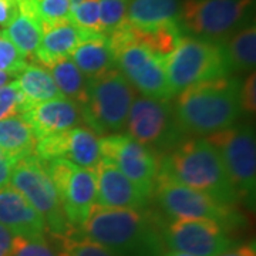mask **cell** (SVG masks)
Returning <instances> with one entry per match:
<instances>
[{
	"instance_id": "cell-1",
	"label": "cell",
	"mask_w": 256,
	"mask_h": 256,
	"mask_svg": "<svg viewBox=\"0 0 256 256\" xmlns=\"http://www.w3.org/2000/svg\"><path fill=\"white\" fill-rule=\"evenodd\" d=\"M78 230L117 256H161L166 249L161 220L146 210L94 205L88 220Z\"/></svg>"
},
{
	"instance_id": "cell-2",
	"label": "cell",
	"mask_w": 256,
	"mask_h": 256,
	"mask_svg": "<svg viewBox=\"0 0 256 256\" xmlns=\"http://www.w3.org/2000/svg\"><path fill=\"white\" fill-rule=\"evenodd\" d=\"M158 176L205 192L229 206L239 202L220 152L204 137L184 138L172 151L160 156Z\"/></svg>"
},
{
	"instance_id": "cell-3",
	"label": "cell",
	"mask_w": 256,
	"mask_h": 256,
	"mask_svg": "<svg viewBox=\"0 0 256 256\" xmlns=\"http://www.w3.org/2000/svg\"><path fill=\"white\" fill-rule=\"evenodd\" d=\"M240 84L236 77H222L180 92L174 112L184 134L210 137L235 126L242 112Z\"/></svg>"
},
{
	"instance_id": "cell-4",
	"label": "cell",
	"mask_w": 256,
	"mask_h": 256,
	"mask_svg": "<svg viewBox=\"0 0 256 256\" xmlns=\"http://www.w3.org/2000/svg\"><path fill=\"white\" fill-rule=\"evenodd\" d=\"M107 38L116 57V68L136 92L156 100L172 98L165 73V57L136 42L127 22L107 34Z\"/></svg>"
},
{
	"instance_id": "cell-5",
	"label": "cell",
	"mask_w": 256,
	"mask_h": 256,
	"mask_svg": "<svg viewBox=\"0 0 256 256\" xmlns=\"http://www.w3.org/2000/svg\"><path fill=\"white\" fill-rule=\"evenodd\" d=\"M136 97L137 92L117 68L90 78L87 101L80 107L82 122L101 137L122 132Z\"/></svg>"
},
{
	"instance_id": "cell-6",
	"label": "cell",
	"mask_w": 256,
	"mask_h": 256,
	"mask_svg": "<svg viewBox=\"0 0 256 256\" xmlns=\"http://www.w3.org/2000/svg\"><path fill=\"white\" fill-rule=\"evenodd\" d=\"M165 73L174 97L196 84L229 77L230 70L222 43L184 36L174 52L165 57Z\"/></svg>"
},
{
	"instance_id": "cell-7",
	"label": "cell",
	"mask_w": 256,
	"mask_h": 256,
	"mask_svg": "<svg viewBox=\"0 0 256 256\" xmlns=\"http://www.w3.org/2000/svg\"><path fill=\"white\" fill-rule=\"evenodd\" d=\"M255 0H181L180 26L192 37L224 43L250 23Z\"/></svg>"
},
{
	"instance_id": "cell-8",
	"label": "cell",
	"mask_w": 256,
	"mask_h": 256,
	"mask_svg": "<svg viewBox=\"0 0 256 256\" xmlns=\"http://www.w3.org/2000/svg\"><path fill=\"white\" fill-rule=\"evenodd\" d=\"M128 136L151 150L158 158L172 151L184 140L171 100L136 97L128 114Z\"/></svg>"
},
{
	"instance_id": "cell-9",
	"label": "cell",
	"mask_w": 256,
	"mask_h": 256,
	"mask_svg": "<svg viewBox=\"0 0 256 256\" xmlns=\"http://www.w3.org/2000/svg\"><path fill=\"white\" fill-rule=\"evenodd\" d=\"M10 184L42 215L47 232L62 238L73 229L64 216L62 202L47 174L46 164L38 156L32 154L18 160L13 168Z\"/></svg>"
},
{
	"instance_id": "cell-10",
	"label": "cell",
	"mask_w": 256,
	"mask_h": 256,
	"mask_svg": "<svg viewBox=\"0 0 256 256\" xmlns=\"http://www.w3.org/2000/svg\"><path fill=\"white\" fill-rule=\"evenodd\" d=\"M154 195L158 206L170 220H210L228 229L238 228L240 224L235 206L220 204L205 192L165 176H156Z\"/></svg>"
},
{
	"instance_id": "cell-11",
	"label": "cell",
	"mask_w": 256,
	"mask_h": 256,
	"mask_svg": "<svg viewBox=\"0 0 256 256\" xmlns=\"http://www.w3.org/2000/svg\"><path fill=\"white\" fill-rule=\"evenodd\" d=\"M220 152L239 200L254 198L256 186V141L252 126H232L206 137Z\"/></svg>"
},
{
	"instance_id": "cell-12",
	"label": "cell",
	"mask_w": 256,
	"mask_h": 256,
	"mask_svg": "<svg viewBox=\"0 0 256 256\" xmlns=\"http://www.w3.org/2000/svg\"><path fill=\"white\" fill-rule=\"evenodd\" d=\"M46 164L47 174L54 184L62 210L68 225L80 229L96 205V171L82 168L67 160H52Z\"/></svg>"
},
{
	"instance_id": "cell-13",
	"label": "cell",
	"mask_w": 256,
	"mask_h": 256,
	"mask_svg": "<svg viewBox=\"0 0 256 256\" xmlns=\"http://www.w3.org/2000/svg\"><path fill=\"white\" fill-rule=\"evenodd\" d=\"M229 230L210 220H161L165 248L192 256H216L236 245Z\"/></svg>"
},
{
	"instance_id": "cell-14",
	"label": "cell",
	"mask_w": 256,
	"mask_h": 256,
	"mask_svg": "<svg viewBox=\"0 0 256 256\" xmlns=\"http://www.w3.org/2000/svg\"><path fill=\"white\" fill-rule=\"evenodd\" d=\"M102 160L116 165L148 198L154 195L158 176V156L128 134L101 137Z\"/></svg>"
},
{
	"instance_id": "cell-15",
	"label": "cell",
	"mask_w": 256,
	"mask_h": 256,
	"mask_svg": "<svg viewBox=\"0 0 256 256\" xmlns=\"http://www.w3.org/2000/svg\"><path fill=\"white\" fill-rule=\"evenodd\" d=\"M34 156L42 161L67 160L82 168L96 170L102 160L101 137L88 127H74L37 140Z\"/></svg>"
},
{
	"instance_id": "cell-16",
	"label": "cell",
	"mask_w": 256,
	"mask_h": 256,
	"mask_svg": "<svg viewBox=\"0 0 256 256\" xmlns=\"http://www.w3.org/2000/svg\"><path fill=\"white\" fill-rule=\"evenodd\" d=\"M96 205L121 210H146L148 198L116 165L101 160L96 166Z\"/></svg>"
},
{
	"instance_id": "cell-17",
	"label": "cell",
	"mask_w": 256,
	"mask_h": 256,
	"mask_svg": "<svg viewBox=\"0 0 256 256\" xmlns=\"http://www.w3.org/2000/svg\"><path fill=\"white\" fill-rule=\"evenodd\" d=\"M23 117L28 120L36 140L78 127L82 122L80 106L66 97L36 104L26 111Z\"/></svg>"
},
{
	"instance_id": "cell-18",
	"label": "cell",
	"mask_w": 256,
	"mask_h": 256,
	"mask_svg": "<svg viewBox=\"0 0 256 256\" xmlns=\"http://www.w3.org/2000/svg\"><path fill=\"white\" fill-rule=\"evenodd\" d=\"M0 225L16 236H43L47 232L42 215L10 185L0 188Z\"/></svg>"
},
{
	"instance_id": "cell-19",
	"label": "cell",
	"mask_w": 256,
	"mask_h": 256,
	"mask_svg": "<svg viewBox=\"0 0 256 256\" xmlns=\"http://www.w3.org/2000/svg\"><path fill=\"white\" fill-rule=\"evenodd\" d=\"M90 34L94 33L84 32L74 26L70 20H63L46 26L43 28L42 40L37 47L34 58L42 66L48 67L57 60L70 57L74 48Z\"/></svg>"
},
{
	"instance_id": "cell-20",
	"label": "cell",
	"mask_w": 256,
	"mask_h": 256,
	"mask_svg": "<svg viewBox=\"0 0 256 256\" xmlns=\"http://www.w3.org/2000/svg\"><path fill=\"white\" fill-rule=\"evenodd\" d=\"M87 80L96 78L116 68V57L106 34L94 33L84 38L70 54Z\"/></svg>"
},
{
	"instance_id": "cell-21",
	"label": "cell",
	"mask_w": 256,
	"mask_h": 256,
	"mask_svg": "<svg viewBox=\"0 0 256 256\" xmlns=\"http://www.w3.org/2000/svg\"><path fill=\"white\" fill-rule=\"evenodd\" d=\"M3 34L14 44L26 60L34 58L37 47L42 40L43 28L32 9L30 0H23L18 3V13L9 26L4 28Z\"/></svg>"
},
{
	"instance_id": "cell-22",
	"label": "cell",
	"mask_w": 256,
	"mask_h": 256,
	"mask_svg": "<svg viewBox=\"0 0 256 256\" xmlns=\"http://www.w3.org/2000/svg\"><path fill=\"white\" fill-rule=\"evenodd\" d=\"M181 0H130L126 22L138 28L180 23Z\"/></svg>"
},
{
	"instance_id": "cell-23",
	"label": "cell",
	"mask_w": 256,
	"mask_h": 256,
	"mask_svg": "<svg viewBox=\"0 0 256 256\" xmlns=\"http://www.w3.org/2000/svg\"><path fill=\"white\" fill-rule=\"evenodd\" d=\"M16 82L28 106V111L36 104L53 100L57 97H63L58 88L56 87L54 80L48 68L42 64L28 63L18 74Z\"/></svg>"
},
{
	"instance_id": "cell-24",
	"label": "cell",
	"mask_w": 256,
	"mask_h": 256,
	"mask_svg": "<svg viewBox=\"0 0 256 256\" xmlns=\"http://www.w3.org/2000/svg\"><path fill=\"white\" fill-rule=\"evenodd\" d=\"M230 73H249L255 70L256 63V28L254 23L239 28L224 43Z\"/></svg>"
},
{
	"instance_id": "cell-25",
	"label": "cell",
	"mask_w": 256,
	"mask_h": 256,
	"mask_svg": "<svg viewBox=\"0 0 256 256\" xmlns=\"http://www.w3.org/2000/svg\"><path fill=\"white\" fill-rule=\"evenodd\" d=\"M36 136L23 116L0 120V148L16 160L34 154Z\"/></svg>"
},
{
	"instance_id": "cell-26",
	"label": "cell",
	"mask_w": 256,
	"mask_h": 256,
	"mask_svg": "<svg viewBox=\"0 0 256 256\" xmlns=\"http://www.w3.org/2000/svg\"><path fill=\"white\" fill-rule=\"evenodd\" d=\"M47 68L52 74L60 94L82 107L87 101L88 80L73 63V60L70 57H66L62 60H57Z\"/></svg>"
},
{
	"instance_id": "cell-27",
	"label": "cell",
	"mask_w": 256,
	"mask_h": 256,
	"mask_svg": "<svg viewBox=\"0 0 256 256\" xmlns=\"http://www.w3.org/2000/svg\"><path fill=\"white\" fill-rule=\"evenodd\" d=\"M128 28L136 42L148 47L152 53L160 57L171 54L184 37V32L180 23H168L152 28H138L131 24H128Z\"/></svg>"
},
{
	"instance_id": "cell-28",
	"label": "cell",
	"mask_w": 256,
	"mask_h": 256,
	"mask_svg": "<svg viewBox=\"0 0 256 256\" xmlns=\"http://www.w3.org/2000/svg\"><path fill=\"white\" fill-rule=\"evenodd\" d=\"M74 26L88 33H100V0H70V18Z\"/></svg>"
},
{
	"instance_id": "cell-29",
	"label": "cell",
	"mask_w": 256,
	"mask_h": 256,
	"mask_svg": "<svg viewBox=\"0 0 256 256\" xmlns=\"http://www.w3.org/2000/svg\"><path fill=\"white\" fill-rule=\"evenodd\" d=\"M62 240L60 256H117L107 248L84 236L78 229L77 232L72 229L67 235L62 236Z\"/></svg>"
},
{
	"instance_id": "cell-30",
	"label": "cell",
	"mask_w": 256,
	"mask_h": 256,
	"mask_svg": "<svg viewBox=\"0 0 256 256\" xmlns=\"http://www.w3.org/2000/svg\"><path fill=\"white\" fill-rule=\"evenodd\" d=\"M42 28L70 18V0H30Z\"/></svg>"
},
{
	"instance_id": "cell-31",
	"label": "cell",
	"mask_w": 256,
	"mask_h": 256,
	"mask_svg": "<svg viewBox=\"0 0 256 256\" xmlns=\"http://www.w3.org/2000/svg\"><path fill=\"white\" fill-rule=\"evenodd\" d=\"M28 111L23 94L16 80L0 87V120L10 118L14 116H23Z\"/></svg>"
},
{
	"instance_id": "cell-32",
	"label": "cell",
	"mask_w": 256,
	"mask_h": 256,
	"mask_svg": "<svg viewBox=\"0 0 256 256\" xmlns=\"http://www.w3.org/2000/svg\"><path fill=\"white\" fill-rule=\"evenodd\" d=\"M130 0H100V22L102 34H110L126 22Z\"/></svg>"
},
{
	"instance_id": "cell-33",
	"label": "cell",
	"mask_w": 256,
	"mask_h": 256,
	"mask_svg": "<svg viewBox=\"0 0 256 256\" xmlns=\"http://www.w3.org/2000/svg\"><path fill=\"white\" fill-rule=\"evenodd\" d=\"M10 256H60L46 236H16Z\"/></svg>"
},
{
	"instance_id": "cell-34",
	"label": "cell",
	"mask_w": 256,
	"mask_h": 256,
	"mask_svg": "<svg viewBox=\"0 0 256 256\" xmlns=\"http://www.w3.org/2000/svg\"><path fill=\"white\" fill-rule=\"evenodd\" d=\"M28 62L3 33L0 34V72L18 76Z\"/></svg>"
},
{
	"instance_id": "cell-35",
	"label": "cell",
	"mask_w": 256,
	"mask_h": 256,
	"mask_svg": "<svg viewBox=\"0 0 256 256\" xmlns=\"http://www.w3.org/2000/svg\"><path fill=\"white\" fill-rule=\"evenodd\" d=\"M240 107L242 111L248 114H255L256 111V76L255 73L249 74L246 80L240 84Z\"/></svg>"
},
{
	"instance_id": "cell-36",
	"label": "cell",
	"mask_w": 256,
	"mask_h": 256,
	"mask_svg": "<svg viewBox=\"0 0 256 256\" xmlns=\"http://www.w3.org/2000/svg\"><path fill=\"white\" fill-rule=\"evenodd\" d=\"M16 162L18 160L14 156H12L8 151L0 148V188H4L10 184L12 172Z\"/></svg>"
},
{
	"instance_id": "cell-37",
	"label": "cell",
	"mask_w": 256,
	"mask_h": 256,
	"mask_svg": "<svg viewBox=\"0 0 256 256\" xmlns=\"http://www.w3.org/2000/svg\"><path fill=\"white\" fill-rule=\"evenodd\" d=\"M18 13V4L13 0H0V26L8 28Z\"/></svg>"
},
{
	"instance_id": "cell-38",
	"label": "cell",
	"mask_w": 256,
	"mask_h": 256,
	"mask_svg": "<svg viewBox=\"0 0 256 256\" xmlns=\"http://www.w3.org/2000/svg\"><path fill=\"white\" fill-rule=\"evenodd\" d=\"M216 256H256V248L254 242L244 245H234Z\"/></svg>"
},
{
	"instance_id": "cell-39",
	"label": "cell",
	"mask_w": 256,
	"mask_h": 256,
	"mask_svg": "<svg viewBox=\"0 0 256 256\" xmlns=\"http://www.w3.org/2000/svg\"><path fill=\"white\" fill-rule=\"evenodd\" d=\"M13 239H14V235L10 232L9 229L0 225V256L12 255Z\"/></svg>"
},
{
	"instance_id": "cell-40",
	"label": "cell",
	"mask_w": 256,
	"mask_h": 256,
	"mask_svg": "<svg viewBox=\"0 0 256 256\" xmlns=\"http://www.w3.org/2000/svg\"><path fill=\"white\" fill-rule=\"evenodd\" d=\"M12 77H13V74L0 72V87H3V86H6L8 82H12Z\"/></svg>"
},
{
	"instance_id": "cell-41",
	"label": "cell",
	"mask_w": 256,
	"mask_h": 256,
	"mask_svg": "<svg viewBox=\"0 0 256 256\" xmlns=\"http://www.w3.org/2000/svg\"><path fill=\"white\" fill-rule=\"evenodd\" d=\"M161 256H192L190 254H185V252H178V250H168L164 252Z\"/></svg>"
},
{
	"instance_id": "cell-42",
	"label": "cell",
	"mask_w": 256,
	"mask_h": 256,
	"mask_svg": "<svg viewBox=\"0 0 256 256\" xmlns=\"http://www.w3.org/2000/svg\"><path fill=\"white\" fill-rule=\"evenodd\" d=\"M13 2H14L16 4H18V3H20V2H23V0H13Z\"/></svg>"
},
{
	"instance_id": "cell-43",
	"label": "cell",
	"mask_w": 256,
	"mask_h": 256,
	"mask_svg": "<svg viewBox=\"0 0 256 256\" xmlns=\"http://www.w3.org/2000/svg\"><path fill=\"white\" fill-rule=\"evenodd\" d=\"M0 34H2V32H0Z\"/></svg>"
}]
</instances>
